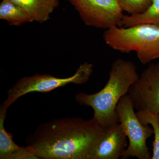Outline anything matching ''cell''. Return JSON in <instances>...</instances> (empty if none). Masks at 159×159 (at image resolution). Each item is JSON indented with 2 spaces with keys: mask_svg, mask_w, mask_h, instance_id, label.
Here are the masks:
<instances>
[{
  "mask_svg": "<svg viewBox=\"0 0 159 159\" xmlns=\"http://www.w3.org/2000/svg\"><path fill=\"white\" fill-rule=\"evenodd\" d=\"M106 129L94 118L54 119L39 125L26 146L39 159H93Z\"/></svg>",
  "mask_w": 159,
  "mask_h": 159,
  "instance_id": "obj_1",
  "label": "cell"
},
{
  "mask_svg": "<svg viewBox=\"0 0 159 159\" xmlns=\"http://www.w3.org/2000/svg\"><path fill=\"white\" fill-rule=\"evenodd\" d=\"M139 77L132 61L118 58L112 64L108 81L101 90L93 94L79 93L75 96V99L80 105L92 107L94 119L107 128L119 123L116 112L117 104L128 94Z\"/></svg>",
  "mask_w": 159,
  "mask_h": 159,
  "instance_id": "obj_2",
  "label": "cell"
},
{
  "mask_svg": "<svg viewBox=\"0 0 159 159\" xmlns=\"http://www.w3.org/2000/svg\"><path fill=\"white\" fill-rule=\"evenodd\" d=\"M103 37L106 43L114 50L122 53L135 52L143 65L159 59V25L116 26L105 30Z\"/></svg>",
  "mask_w": 159,
  "mask_h": 159,
  "instance_id": "obj_3",
  "label": "cell"
},
{
  "mask_svg": "<svg viewBox=\"0 0 159 159\" xmlns=\"http://www.w3.org/2000/svg\"><path fill=\"white\" fill-rule=\"evenodd\" d=\"M93 68V64L85 62L80 65L75 74L70 77L58 78L49 74H38L23 77L8 91L7 98L2 106L8 109L19 98L29 93L49 92L70 83L84 84L89 79Z\"/></svg>",
  "mask_w": 159,
  "mask_h": 159,
  "instance_id": "obj_4",
  "label": "cell"
},
{
  "mask_svg": "<svg viewBox=\"0 0 159 159\" xmlns=\"http://www.w3.org/2000/svg\"><path fill=\"white\" fill-rule=\"evenodd\" d=\"M134 109L128 94L120 99L116 108L119 122L129 140L128 146L121 158L135 157L139 159H151L146 141L153 134V129L149 125H145L141 123Z\"/></svg>",
  "mask_w": 159,
  "mask_h": 159,
  "instance_id": "obj_5",
  "label": "cell"
},
{
  "mask_svg": "<svg viewBox=\"0 0 159 159\" xmlns=\"http://www.w3.org/2000/svg\"><path fill=\"white\" fill-rule=\"evenodd\" d=\"M86 25L106 29L119 26L123 10L118 0H67Z\"/></svg>",
  "mask_w": 159,
  "mask_h": 159,
  "instance_id": "obj_6",
  "label": "cell"
},
{
  "mask_svg": "<svg viewBox=\"0 0 159 159\" xmlns=\"http://www.w3.org/2000/svg\"><path fill=\"white\" fill-rule=\"evenodd\" d=\"M128 94L138 111L159 113V62L149 64Z\"/></svg>",
  "mask_w": 159,
  "mask_h": 159,
  "instance_id": "obj_7",
  "label": "cell"
},
{
  "mask_svg": "<svg viewBox=\"0 0 159 159\" xmlns=\"http://www.w3.org/2000/svg\"><path fill=\"white\" fill-rule=\"evenodd\" d=\"M127 146V137L119 122L106 129L97 145L93 159H119Z\"/></svg>",
  "mask_w": 159,
  "mask_h": 159,
  "instance_id": "obj_8",
  "label": "cell"
},
{
  "mask_svg": "<svg viewBox=\"0 0 159 159\" xmlns=\"http://www.w3.org/2000/svg\"><path fill=\"white\" fill-rule=\"evenodd\" d=\"M7 109L1 105L0 108V159H37L31 148L20 147L15 143L13 136L5 129L4 122Z\"/></svg>",
  "mask_w": 159,
  "mask_h": 159,
  "instance_id": "obj_9",
  "label": "cell"
},
{
  "mask_svg": "<svg viewBox=\"0 0 159 159\" xmlns=\"http://www.w3.org/2000/svg\"><path fill=\"white\" fill-rule=\"evenodd\" d=\"M21 8L33 20L47 21L59 4V0H8Z\"/></svg>",
  "mask_w": 159,
  "mask_h": 159,
  "instance_id": "obj_10",
  "label": "cell"
},
{
  "mask_svg": "<svg viewBox=\"0 0 159 159\" xmlns=\"http://www.w3.org/2000/svg\"><path fill=\"white\" fill-rule=\"evenodd\" d=\"M159 25V0H151L147 9L142 13L123 15L119 27H131L141 24Z\"/></svg>",
  "mask_w": 159,
  "mask_h": 159,
  "instance_id": "obj_11",
  "label": "cell"
},
{
  "mask_svg": "<svg viewBox=\"0 0 159 159\" xmlns=\"http://www.w3.org/2000/svg\"><path fill=\"white\" fill-rule=\"evenodd\" d=\"M0 19L13 26L34 21L21 8L8 0H2L0 4Z\"/></svg>",
  "mask_w": 159,
  "mask_h": 159,
  "instance_id": "obj_12",
  "label": "cell"
},
{
  "mask_svg": "<svg viewBox=\"0 0 159 159\" xmlns=\"http://www.w3.org/2000/svg\"><path fill=\"white\" fill-rule=\"evenodd\" d=\"M136 115L142 124L150 125L153 129L154 140L152 143L153 152L151 159H159V123L157 114L149 111H139L137 112Z\"/></svg>",
  "mask_w": 159,
  "mask_h": 159,
  "instance_id": "obj_13",
  "label": "cell"
},
{
  "mask_svg": "<svg viewBox=\"0 0 159 159\" xmlns=\"http://www.w3.org/2000/svg\"><path fill=\"white\" fill-rule=\"evenodd\" d=\"M123 11L130 14H138L145 11L150 6L151 0H118Z\"/></svg>",
  "mask_w": 159,
  "mask_h": 159,
  "instance_id": "obj_14",
  "label": "cell"
},
{
  "mask_svg": "<svg viewBox=\"0 0 159 159\" xmlns=\"http://www.w3.org/2000/svg\"><path fill=\"white\" fill-rule=\"evenodd\" d=\"M157 119L159 123V113L157 115Z\"/></svg>",
  "mask_w": 159,
  "mask_h": 159,
  "instance_id": "obj_15",
  "label": "cell"
}]
</instances>
